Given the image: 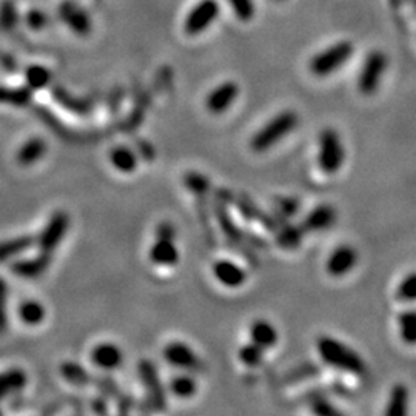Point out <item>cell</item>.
<instances>
[{"label":"cell","instance_id":"6da1fadb","mask_svg":"<svg viewBox=\"0 0 416 416\" xmlns=\"http://www.w3.org/2000/svg\"><path fill=\"white\" fill-rule=\"evenodd\" d=\"M316 350L321 360L332 369L355 376H362L367 373V364L362 360V356L337 338L323 334V337L316 339Z\"/></svg>","mask_w":416,"mask_h":416},{"label":"cell","instance_id":"7a4b0ae2","mask_svg":"<svg viewBox=\"0 0 416 416\" xmlns=\"http://www.w3.org/2000/svg\"><path fill=\"white\" fill-rule=\"evenodd\" d=\"M299 123V118L295 111L287 109L276 114L270 119L256 134L252 137L250 147L254 153H265L272 150L276 144H279L284 137H287Z\"/></svg>","mask_w":416,"mask_h":416},{"label":"cell","instance_id":"3957f363","mask_svg":"<svg viewBox=\"0 0 416 416\" xmlns=\"http://www.w3.org/2000/svg\"><path fill=\"white\" fill-rule=\"evenodd\" d=\"M346 162L344 142L337 130L325 128L318 139V165L327 176L337 174Z\"/></svg>","mask_w":416,"mask_h":416},{"label":"cell","instance_id":"277c9868","mask_svg":"<svg viewBox=\"0 0 416 416\" xmlns=\"http://www.w3.org/2000/svg\"><path fill=\"white\" fill-rule=\"evenodd\" d=\"M353 43L352 42H338L318 53L310 61V71L316 77H328L333 72H337L341 67L350 61L353 56Z\"/></svg>","mask_w":416,"mask_h":416},{"label":"cell","instance_id":"5b68a950","mask_svg":"<svg viewBox=\"0 0 416 416\" xmlns=\"http://www.w3.org/2000/svg\"><path fill=\"white\" fill-rule=\"evenodd\" d=\"M139 375H141L142 384L147 392V404L151 410L164 412L167 408V393L160 378L157 373V369L155 362L148 360H142L137 366Z\"/></svg>","mask_w":416,"mask_h":416},{"label":"cell","instance_id":"8992f818","mask_svg":"<svg viewBox=\"0 0 416 416\" xmlns=\"http://www.w3.org/2000/svg\"><path fill=\"white\" fill-rule=\"evenodd\" d=\"M387 57L381 51H371L367 56L366 62L362 65V70L357 76V90L364 96L375 94L381 84V79L387 70Z\"/></svg>","mask_w":416,"mask_h":416},{"label":"cell","instance_id":"52a82bcc","mask_svg":"<svg viewBox=\"0 0 416 416\" xmlns=\"http://www.w3.org/2000/svg\"><path fill=\"white\" fill-rule=\"evenodd\" d=\"M70 229V216L65 211H56L51 215L45 227L39 235L36 244H38L40 253L43 254H53L56 248L61 245L62 239L67 235Z\"/></svg>","mask_w":416,"mask_h":416},{"label":"cell","instance_id":"ba28073f","mask_svg":"<svg viewBox=\"0 0 416 416\" xmlns=\"http://www.w3.org/2000/svg\"><path fill=\"white\" fill-rule=\"evenodd\" d=\"M221 6L217 0H201L196 3L192 11L187 14L184 22V30L188 36H198L215 24L219 17Z\"/></svg>","mask_w":416,"mask_h":416},{"label":"cell","instance_id":"9c48e42d","mask_svg":"<svg viewBox=\"0 0 416 416\" xmlns=\"http://www.w3.org/2000/svg\"><path fill=\"white\" fill-rule=\"evenodd\" d=\"M164 360L171 367L185 371H201L203 369L202 361L194 353V350L184 344V342L174 341L164 348Z\"/></svg>","mask_w":416,"mask_h":416},{"label":"cell","instance_id":"30bf717a","mask_svg":"<svg viewBox=\"0 0 416 416\" xmlns=\"http://www.w3.org/2000/svg\"><path fill=\"white\" fill-rule=\"evenodd\" d=\"M357 264V252L352 245H339L330 253L325 270L333 277H342L348 275Z\"/></svg>","mask_w":416,"mask_h":416},{"label":"cell","instance_id":"8fae6325","mask_svg":"<svg viewBox=\"0 0 416 416\" xmlns=\"http://www.w3.org/2000/svg\"><path fill=\"white\" fill-rule=\"evenodd\" d=\"M239 96V86L229 80V82H224L211 91L207 99H206V107L208 113L215 116H221L225 111H229V108L235 104V100Z\"/></svg>","mask_w":416,"mask_h":416},{"label":"cell","instance_id":"7c38bea8","mask_svg":"<svg viewBox=\"0 0 416 416\" xmlns=\"http://www.w3.org/2000/svg\"><path fill=\"white\" fill-rule=\"evenodd\" d=\"M59 16L63 24H67L70 30L77 36H88L91 33V20L88 14L70 0L61 3Z\"/></svg>","mask_w":416,"mask_h":416},{"label":"cell","instance_id":"4fadbf2b","mask_svg":"<svg viewBox=\"0 0 416 416\" xmlns=\"http://www.w3.org/2000/svg\"><path fill=\"white\" fill-rule=\"evenodd\" d=\"M338 219V211L330 203H321L305 216L301 224L305 233H319L332 229Z\"/></svg>","mask_w":416,"mask_h":416},{"label":"cell","instance_id":"5bb4252c","mask_svg":"<svg viewBox=\"0 0 416 416\" xmlns=\"http://www.w3.org/2000/svg\"><path fill=\"white\" fill-rule=\"evenodd\" d=\"M213 275L216 281L227 288H239L247 281L245 270L230 259H219L215 262Z\"/></svg>","mask_w":416,"mask_h":416},{"label":"cell","instance_id":"9a60e30c","mask_svg":"<svg viewBox=\"0 0 416 416\" xmlns=\"http://www.w3.org/2000/svg\"><path fill=\"white\" fill-rule=\"evenodd\" d=\"M91 362L100 370L111 371L122 366L123 352L119 346L111 344V342H102L93 348Z\"/></svg>","mask_w":416,"mask_h":416},{"label":"cell","instance_id":"2e32d148","mask_svg":"<svg viewBox=\"0 0 416 416\" xmlns=\"http://www.w3.org/2000/svg\"><path fill=\"white\" fill-rule=\"evenodd\" d=\"M148 259L157 267H174L179 262V250L171 239H156L150 247Z\"/></svg>","mask_w":416,"mask_h":416},{"label":"cell","instance_id":"e0dca14e","mask_svg":"<svg viewBox=\"0 0 416 416\" xmlns=\"http://www.w3.org/2000/svg\"><path fill=\"white\" fill-rule=\"evenodd\" d=\"M51 264V256L49 254L40 253L39 256L31 258V259H20L11 264V272L24 277V279H34V277H39L47 272Z\"/></svg>","mask_w":416,"mask_h":416},{"label":"cell","instance_id":"ac0fdd59","mask_svg":"<svg viewBox=\"0 0 416 416\" xmlns=\"http://www.w3.org/2000/svg\"><path fill=\"white\" fill-rule=\"evenodd\" d=\"M227 206H229V203H225L222 201H217L213 211H215L216 219L219 222V227L222 229L224 235L229 238L230 242L239 245V244L244 242L245 233L238 227V224L235 221H233L230 213H229V210H227Z\"/></svg>","mask_w":416,"mask_h":416},{"label":"cell","instance_id":"d6986e66","mask_svg":"<svg viewBox=\"0 0 416 416\" xmlns=\"http://www.w3.org/2000/svg\"><path fill=\"white\" fill-rule=\"evenodd\" d=\"M250 339L254 344L262 347L264 350L272 348L277 344L279 334H277L276 327L267 319H256L250 325Z\"/></svg>","mask_w":416,"mask_h":416},{"label":"cell","instance_id":"ffe728a7","mask_svg":"<svg viewBox=\"0 0 416 416\" xmlns=\"http://www.w3.org/2000/svg\"><path fill=\"white\" fill-rule=\"evenodd\" d=\"M109 164L113 165L114 170H118L122 174H131L134 173L139 165V157L136 153L125 145H119L114 147L108 155Z\"/></svg>","mask_w":416,"mask_h":416},{"label":"cell","instance_id":"44dd1931","mask_svg":"<svg viewBox=\"0 0 416 416\" xmlns=\"http://www.w3.org/2000/svg\"><path fill=\"white\" fill-rule=\"evenodd\" d=\"M304 236L305 230L302 229V225L286 222L276 230V244L277 247L282 248V250L293 252L296 248L301 247Z\"/></svg>","mask_w":416,"mask_h":416},{"label":"cell","instance_id":"7402d4cb","mask_svg":"<svg viewBox=\"0 0 416 416\" xmlns=\"http://www.w3.org/2000/svg\"><path fill=\"white\" fill-rule=\"evenodd\" d=\"M408 403H410V392H408L406 384L398 383L392 387L384 415L385 416H406L408 412Z\"/></svg>","mask_w":416,"mask_h":416},{"label":"cell","instance_id":"603a6c76","mask_svg":"<svg viewBox=\"0 0 416 416\" xmlns=\"http://www.w3.org/2000/svg\"><path fill=\"white\" fill-rule=\"evenodd\" d=\"M48 144L43 137H31L30 141H26L22 145L17 153V162L22 167L33 165L47 155Z\"/></svg>","mask_w":416,"mask_h":416},{"label":"cell","instance_id":"cb8c5ba5","mask_svg":"<svg viewBox=\"0 0 416 416\" xmlns=\"http://www.w3.org/2000/svg\"><path fill=\"white\" fill-rule=\"evenodd\" d=\"M61 375L68 384L75 387H85L94 381V376L77 362L67 361L61 366Z\"/></svg>","mask_w":416,"mask_h":416},{"label":"cell","instance_id":"d4e9b609","mask_svg":"<svg viewBox=\"0 0 416 416\" xmlns=\"http://www.w3.org/2000/svg\"><path fill=\"white\" fill-rule=\"evenodd\" d=\"M34 244H36V238L28 235L3 240V242H0V262H5L14 256H19V254L26 252L28 248H31Z\"/></svg>","mask_w":416,"mask_h":416},{"label":"cell","instance_id":"484cf974","mask_svg":"<svg viewBox=\"0 0 416 416\" xmlns=\"http://www.w3.org/2000/svg\"><path fill=\"white\" fill-rule=\"evenodd\" d=\"M26 375L24 370L11 369L0 373V399L8 396L10 393L19 392L26 385Z\"/></svg>","mask_w":416,"mask_h":416},{"label":"cell","instance_id":"4316f807","mask_svg":"<svg viewBox=\"0 0 416 416\" xmlns=\"http://www.w3.org/2000/svg\"><path fill=\"white\" fill-rule=\"evenodd\" d=\"M53 98L57 104L62 105L63 108H67L68 111L75 113V114H86V113H90V109H91V104L88 100L77 99L75 96H71L67 90L61 88V86H54Z\"/></svg>","mask_w":416,"mask_h":416},{"label":"cell","instance_id":"83f0119b","mask_svg":"<svg viewBox=\"0 0 416 416\" xmlns=\"http://www.w3.org/2000/svg\"><path fill=\"white\" fill-rule=\"evenodd\" d=\"M399 338L406 346H416V309H406L398 315Z\"/></svg>","mask_w":416,"mask_h":416},{"label":"cell","instance_id":"f1b7e54d","mask_svg":"<svg viewBox=\"0 0 416 416\" xmlns=\"http://www.w3.org/2000/svg\"><path fill=\"white\" fill-rule=\"evenodd\" d=\"M169 389L171 395H174L176 398L188 399V398H193L196 395V392H198V383L194 381V378L192 375L180 373L170 379Z\"/></svg>","mask_w":416,"mask_h":416},{"label":"cell","instance_id":"f546056e","mask_svg":"<svg viewBox=\"0 0 416 416\" xmlns=\"http://www.w3.org/2000/svg\"><path fill=\"white\" fill-rule=\"evenodd\" d=\"M33 99V90L28 86H17V88H11V86H2L0 85V104L13 105V107H26Z\"/></svg>","mask_w":416,"mask_h":416},{"label":"cell","instance_id":"4dcf8cb0","mask_svg":"<svg viewBox=\"0 0 416 416\" xmlns=\"http://www.w3.org/2000/svg\"><path fill=\"white\" fill-rule=\"evenodd\" d=\"M19 316L20 321L26 325H39L43 323V319L47 316L45 307L34 299H28V301H24L19 307Z\"/></svg>","mask_w":416,"mask_h":416},{"label":"cell","instance_id":"1f68e13d","mask_svg":"<svg viewBox=\"0 0 416 416\" xmlns=\"http://www.w3.org/2000/svg\"><path fill=\"white\" fill-rule=\"evenodd\" d=\"M25 82L30 90H42L51 82V72L42 65H30L25 70Z\"/></svg>","mask_w":416,"mask_h":416},{"label":"cell","instance_id":"d6a6232c","mask_svg":"<svg viewBox=\"0 0 416 416\" xmlns=\"http://www.w3.org/2000/svg\"><path fill=\"white\" fill-rule=\"evenodd\" d=\"M19 11L14 0H2L0 2V31L10 33L17 26Z\"/></svg>","mask_w":416,"mask_h":416},{"label":"cell","instance_id":"836d02e7","mask_svg":"<svg viewBox=\"0 0 416 416\" xmlns=\"http://www.w3.org/2000/svg\"><path fill=\"white\" fill-rule=\"evenodd\" d=\"M184 185L196 198H206L210 192V179L198 171H188L184 176Z\"/></svg>","mask_w":416,"mask_h":416},{"label":"cell","instance_id":"e575fe53","mask_svg":"<svg viewBox=\"0 0 416 416\" xmlns=\"http://www.w3.org/2000/svg\"><path fill=\"white\" fill-rule=\"evenodd\" d=\"M395 298L399 302H416V272L406 275L398 284Z\"/></svg>","mask_w":416,"mask_h":416},{"label":"cell","instance_id":"d590c367","mask_svg":"<svg viewBox=\"0 0 416 416\" xmlns=\"http://www.w3.org/2000/svg\"><path fill=\"white\" fill-rule=\"evenodd\" d=\"M264 352L265 350L250 342V344H245L239 350V361L247 367H258L259 364L264 361Z\"/></svg>","mask_w":416,"mask_h":416},{"label":"cell","instance_id":"8d00e7d4","mask_svg":"<svg viewBox=\"0 0 416 416\" xmlns=\"http://www.w3.org/2000/svg\"><path fill=\"white\" fill-rule=\"evenodd\" d=\"M319 375V367L316 364H302V366L295 367L293 370H290L288 373L286 375V381L287 384H296V383H301L305 381V379H310V378H315Z\"/></svg>","mask_w":416,"mask_h":416},{"label":"cell","instance_id":"74e56055","mask_svg":"<svg viewBox=\"0 0 416 416\" xmlns=\"http://www.w3.org/2000/svg\"><path fill=\"white\" fill-rule=\"evenodd\" d=\"M310 407L311 412L319 416H339L342 412L338 407H334L330 401L324 396H316V395H310Z\"/></svg>","mask_w":416,"mask_h":416},{"label":"cell","instance_id":"f35d334b","mask_svg":"<svg viewBox=\"0 0 416 416\" xmlns=\"http://www.w3.org/2000/svg\"><path fill=\"white\" fill-rule=\"evenodd\" d=\"M276 215L282 219L293 217L299 210H301V203L296 198H277L276 201Z\"/></svg>","mask_w":416,"mask_h":416},{"label":"cell","instance_id":"ab89813d","mask_svg":"<svg viewBox=\"0 0 416 416\" xmlns=\"http://www.w3.org/2000/svg\"><path fill=\"white\" fill-rule=\"evenodd\" d=\"M229 3L231 6L233 13H235V16L242 20V22H248L252 20L254 16V2L253 0H229Z\"/></svg>","mask_w":416,"mask_h":416},{"label":"cell","instance_id":"60d3db41","mask_svg":"<svg viewBox=\"0 0 416 416\" xmlns=\"http://www.w3.org/2000/svg\"><path fill=\"white\" fill-rule=\"evenodd\" d=\"M94 384L98 385V389L100 390L102 395L105 398H111V399H118L121 396V389L119 385L116 384L114 379H111L109 376H99V378H94Z\"/></svg>","mask_w":416,"mask_h":416},{"label":"cell","instance_id":"b9f144b4","mask_svg":"<svg viewBox=\"0 0 416 416\" xmlns=\"http://www.w3.org/2000/svg\"><path fill=\"white\" fill-rule=\"evenodd\" d=\"M25 24L31 28L34 31H39L43 30L48 25V17L47 14L38 10V8H33L25 14Z\"/></svg>","mask_w":416,"mask_h":416},{"label":"cell","instance_id":"7bdbcfd3","mask_svg":"<svg viewBox=\"0 0 416 416\" xmlns=\"http://www.w3.org/2000/svg\"><path fill=\"white\" fill-rule=\"evenodd\" d=\"M6 301H8V286L5 279L0 277V333H3L8 327V318H6Z\"/></svg>","mask_w":416,"mask_h":416},{"label":"cell","instance_id":"ee69618b","mask_svg":"<svg viewBox=\"0 0 416 416\" xmlns=\"http://www.w3.org/2000/svg\"><path fill=\"white\" fill-rule=\"evenodd\" d=\"M155 236H156V239H171V240H174V239H176V229H174V225L171 222L164 221V222H160L156 227Z\"/></svg>","mask_w":416,"mask_h":416},{"label":"cell","instance_id":"f6af8a7d","mask_svg":"<svg viewBox=\"0 0 416 416\" xmlns=\"http://www.w3.org/2000/svg\"><path fill=\"white\" fill-rule=\"evenodd\" d=\"M116 401H118V412L121 415L128 413L131 410V407H133V399H131V396H128V395L125 396L121 393V396Z\"/></svg>","mask_w":416,"mask_h":416},{"label":"cell","instance_id":"bcb514c9","mask_svg":"<svg viewBox=\"0 0 416 416\" xmlns=\"http://www.w3.org/2000/svg\"><path fill=\"white\" fill-rule=\"evenodd\" d=\"M91 410L98 415L102 413H108V404H107V399L104 396H99V398H94L91 401Z\"/></svg>","mask_w":416,"mask_h":416},{"label":"cell","instance_id":"7dc6e473","mask_svg":"<svg viewBox=\"0 0 416 416\" xmlns=\"http://www.w3.org/2000/svg\"><path fill=\"white\" fill-rule=\"evenodd\" d=\"M275 2H282V0H275Z\"/></svg>","mask_w":416,"mask_h":416},{"label":"cell","instance_id":"c3c4849f","mask_svg":"<svg viewBox=\"0 0 416 416\" xmlns=\"http://www.w3.org/2000/svg\"><path fill=\"white\" fill-rule=\"evenodd\" d=\"M396 2H398V3H399V0H396Z\"/></svg>","mask_w":416,"mask_h":416}]
</instances>
